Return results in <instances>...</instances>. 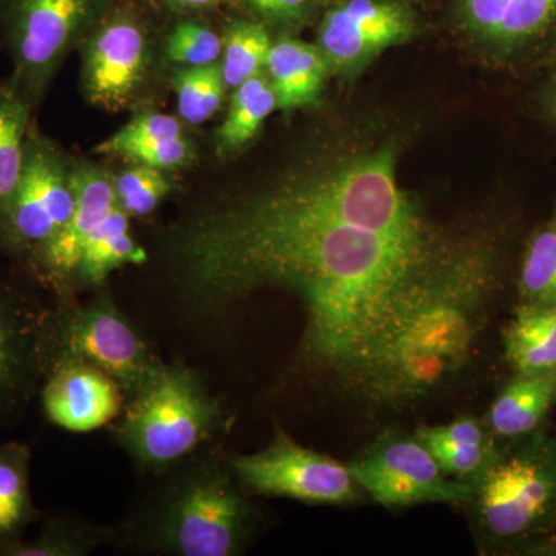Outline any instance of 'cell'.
Masks as SVG:
<instances>
[{"instance_id": "cell-1", "label": "cell", "mask_w": 556, "mask_h": 556, "mask_svg": "<svg viewBox=\"0 0 556 556\" xmlns=\"http://www.w3.org/2000/svg\"><path fill=\"white\" fill-rule=\"evenodd\" d=\"M394 164L379 150L197 208L166 243L190 316L211 321L262 289L292 292L305 364L376 394L420 316L463 283Z\"/></svg>"}, {"instance_id": "cell-2", "label": "cell", "mask_w": 556, "mask_h": 556, "mask_svg": "<svg viewBox=\"0 0 556 556\" xmlns=\"http://www.w3.org/2000/svg\"><path fill=\"white\" fill-rule=\"evenodd\" d=\"M155 478L116 527L115 546L170 556H236L249 546L257 511L229 460L206 447Z\"/></svg>"}, {"instance_id": "cell-3", "label": "cell", "mask_w": 556, "mask_h": 556, "mask_svg": "<svg viewBox=\"0 0 556 556\" xmlns=\"http://www.w3.org/2000/svg\"><path fill=\"white\" fill-rule=\"evenodd\" d=\"M226 427L228 413L199 372L164 364L126 402L112 437L135 467L155 477L206 448Z\"/></svg>"}, {"instance_id": "cell-4", "label": "cell", "mask_w": 556, "mask_h": 556, "mask_svg": "<svg viewBox=\"0 0 556 556\" xmlns=\"http://www.w3.org/2000/svg\"><path fill=\"white\" fill-rule=\"evenodd\" d=\"M517 441L482 475L468 504L481 536L497 547L532 544L556 527V439L535 430Z\"/></svg>"}, {"instance_id": "cell-5", "label": "cell", "mask_w": 556, "mask_h": 556, "mask_svg": "<svg viewBox=\"0 0 556 556\" xmlns=\"http://www.w3.org/2000/svg\"><path fill=\"white\" fill-rule=\"evenodd\" d=\"M83 362L109 375L126 402L137 396L160 371L161 361L138 328L102 291L86 305L72 298L53 303V362Z\"/></svg>"}, {"instance_id": "cell-6", "label": "cell", "mask_w": 556, "mask_h": 556, "mask_svg": "<svg viewBox=\"0 0 556 556\" xmlns=\"http://www.w3.org/2000/svg\"><path fill=\"white\" fill-rule=\"evenodd\" d=\"M110 0H0L13 75L30 104L42 97L68 50L109 10Z\"/></svg>"}, {"instance_id": "cell-7", "label": "cell", "mask_w": 556, "mask_h": 556, "mask_svg": "<svg viewBox=\"0 0 556 556\" xmlns=\"http://www.w3.org/2000/svg\"><path fill=\"white\" fill-rule=\"evenodd\" d=\"M53 362V303L0 278V431L25 415Z\"/></svg>"}, {"instance_id": "cell-8", "label": "cell", "mask_w": 556, "mask_h": 556, "mask_svg": "<svg viewBox=\"0 0 556 556\" xmlns=\"http://www.w3.org/2000/svg\"><path fill=\"white\" fill-rule=\"evenodd\" d=\"M72 172L60 152L38 135H28L20 186L0 228V251L31 269L75 211Z\"/></svg>"}, {"instance_id": "cell-9", "label": "cell", "mask_w": 556, "mask_h": 556, "mask_svg": "<svg viewBox=\"0 0 556 556\" xmlns=\"http://www.w3.org/2000/svg\"><path fill=\"white\" fill-rule=\"evenodd\" d=\"M228 460L247 495L289 497L318 506H342L357 497L358 485L348 466L303 447L283 428H276L268 447Z\"/></svg>"}, {"instance_id": "cell-10", "label": "cell", "mask_w": 556, "mask_h": 556, "mask_svg": "<svg viewBox=\"0 0 556 556\" xmlns=\"http://www.w3.org/2000/svg\"><path fill=\"white\" fill-rule=\"evenodd\" d=\"M351 477L380 506L470 504L477 484L448 478L426 445L415 437L388 431L350 464Z\"/></svg>"}, {"instance_id": "cell-11", "label": "cell", "mask_w": 556, "mask_h": 556, "mask_svg": "<svg viewBox=\"0 0 556 556\" xmlns=\"http://www.w3.org/2000/svg\"><path fill=\"white\" fill-rule=\"evenodd\" d=\"M417 14L408 0H338L318 28V49L329 65L353 70L415 35Z\"/></svg>"}, {"instance_id": "cell-12", "label": "cell", "mask_w": 556, "mask_h": 556, "mask_svg": "<svg viewBox=\"0 0 556 556\" xmlns=\"http://www.w3.org/2000/svg\"><path fill=\"white\" fill-rule=\"evenodd\" d=\"M148 58L141 22L129 11H105L87 39L84 87L89 100L109 110L129 104L144 79Z\"/></svg>"}, {"instance_id": "cell-13", "label": "cell", "mask_w": 556, "mask_h": 556, "mask_svg": "<svg viewBox=\"0 0 556 556\" xmlns=\"http://www.w3.org/2000/svg\"><path fill=\"white\" fill-rule=\"evenodd\" d=\"M38 397L46 419L72 433H89L109 426L126 405L118 383L83 362L54 365Z\"/></svg>"}, {"instance_id": "cell-14", "label": "cell", "mask_w": 556, "mask_h": 556, "mask_svg": "<svg viewBox=\"0 0 556 556\" xmlns=\"http://www.w3.org/2000/svg\"><path fill=\"white\" fill-rule=\"evenodd\" d=\"M75 211L56 239L40 252L33 276L54 291L56 298H72V281L84 244L116 204L115 186L104 172L80 166L72 172Z\"/></svg>"}, {"instance_id": "cell-15", "label": "cell", "mask_w": 556, "mask_h": 556, "mask_svg": "<svg viewBox=\"0 0 556 556\" xmlns=\"http://www.w3.org/2000/svg\"><path fill=\"white\" fill-rule=\"evenodd\" d=\"M456 10L475 38L503 49L540 38L556 22V0H456Z\"/></svg>"}, {"instance_id": "cell-16", "label": "cell", "mask_w": 556, "mask_h": 556, "mask_svg": "<svg viewBox=\"0 0 556 556\" xmlns=\"http://www.w3.org/2000/svg\"><path fill=\"white\" fill-rule=\"evenodd\" d=\"M416 438L448 478L478 484L500 456L495 434L477 417H459L445 426L424 427Z\"/></svg>"}, {"instance_id": "cell-17", "label": "cell", "mask_w": 556, "mask_h": 556, "mask_svg": "<svg viewBox=\"0 0 556 556\" xmlns=\"http://www.w3.org/2000/svg\"><path fill=\"white\" fill-rule=\"evenodd\" d=\"M328 65L318 46L294 38L273 42L266 68L276 91L277 109L289 112L316 102L327 79Z\"/></svg>"}, {"instance_id": "cell-18", "label": "cell", "mask_w": 556, "mask_h": 556, "mask_svg": "<svg viewBox=\"0 0 556 556\" xmlns=\"http://www.w3.org/2000/svg\"><path fill=\"white\" fill-rule=\"evenodd\" d=\"M148 258V252L131 237L129 215L116 206L84 244L72 292L76 289L98 291L113 270L126 265H144Z\"/></svg>"}, {"instance_id": "cell-19", "label": "cell", "mask_w": 556, "mask_h": 556, "mask_svg": "<svg viewBox=\"0 0 556 556\" xmlns=\"http://www.w3.org/2000/svg\"><path fill=\"white\" fill-rule=\"evenodd\" d=\"M555 401L556 372L518 375L497 394L486 426L496 438L526 437L538 430Z\"/></svg>"}, {"instance_id": "cell-20", "label": "cell", "mask_w": 556, "mask_h": 556, "mask_svg": "<svg viewBox=\"0 0 556 556\" xmlns=\"http://www.w3.org/2000/svg\"><path fill=\"white\" fill-rule=\"evenodd\" d=\"M504 345L517 375L556 372V303H522L508 324Z\"/></svg>"}, {"instance_id": "cell-21", "label": "cell", "mask_w": 556, "mask_h": 556, "mask_svg": "<svg viewBox=\"0 0 556 556\" xmlns=\"http://www.w3.org/2000/svg\"><path fill=\"white\" fill-rule=\"evenodd\" d=\"M30 101L16 80L0 84V228L20 186L30 135Z\"/></svg>"}, {"instance_id": "cell-22", "label": "cell", "mask_w": 556, "mask_h": 556, "mask_svg": "<svg viewBox=\"0 0 556 556\" xmlns=\"http://www.w3.org/2000/svg\"><path fill=\"white\" fill-rule=\"evenodd\" d=\"M115 540V529L110 527L73 515H51L43 519L35 540L0 541V556H86Z\"/></svg>"}, {"instance_id": "cell-23", "label": "cell", "mask_w": 556, "mask_h": 556, "mask_svg": "<svg viewBox=\"0 0 556 556\" xmlns=\"http://www.w3.org/2000/svg\"><path fill=\"white\" fill-rule=\"evenodd\" d=\"M31 450L22 442H0V541L24 538L42 514L30 492Z\"/></svg>"}, {"instance_id": "cell-24", "label": "cell", "mask_w": 556, "mask_h": 556, "mask_svg": "<svg viewBox=\"0 0 556 556\" xmlns=\"http://www.w3.org/2000/svg\"><path fill=\"white\" fill-rule=\"evenodd\" d=\"M228 116L218 130V152H233L248 144L277 109V97L265 76H254L237 87Z\"/></svg>"}, {"instance_id": "cell-25", "label": "cell", "mask_w": 556, "mask_h": 556, "mask_svg": "<svg viewBox=\"0 0 556 556\" xmlns=\"http://www.w3.org/2000/svg\"><path fill=\"white\" fill-rule=\"evenodd\" d=\"M270 47L269 33L258 22L236 21L230 24L223 39V62L219 65L226 86L237 89L260 75L266 67Z\"/></svg>"}, {"instance_id": "cell-26", "label": "cell", "mask_w": 556, "mask_h": 556, "mask_svg": "<svg viewBox=\"0 0 556 556\" xmlns=\"http://www.w3.org/2000/svg\"><path fill=\"white\" fill-rule=\"evenodd\" d=\"M226 87L217 64L181 70L175 76L179 116L193 126L211 119L222 108Z\"/></svg>"}, {"instance_id": "cell-27", "label": "cell", "mask_w": 556, "mask_h": 556, "mask_svg": "<svg viewBox=\"0 0 556 556\" xmlns=\"http://www.w3.org/2000/svg\"><path fill=\"white\" fill-rule=\"evenodd\" d=\"M522 303H556V217L530 241L521 270Z\"/></svg>"}, {"instance_id": "cell-28", "label": "cell", "mask_w": 556, "mask_h": 556, "mask_svg": "<svg viewBox=\"0 0 556 556\" xmlns=\"http://www.w3.org/2000/svg\"><path fill=\"white\" fill-rule=\"evenodd\" d=\"M113 186L116 204L129 217H148L153 214L172 190V182L164 177L163 170L142 164L123 172L118 178L113 179Z\"/></svg>"}, {"instance_id": "cell-29", "label": "cell", "mask_w": 556, "mask_h": 556, "mask_svg": "<svg viewBox=\"0 0 556 556\" xmlns=\"http://www.w3.org/2000/svg\"><path fill=\"white\" fill-rule=\"evenodd\" d=\"M167 58L186 67H206L223 54V39L207 25L182 21L175 25L166 42Z\"/></svg>"}, {"instance_id": "cell-30", "label": "cell", "mask_w": 556, "mask_h": 556, "mask_svg": "<svg viewBox=\"0 0 556 556\" xmlns=\"http://www.w3.org/2000/svg\"><path fill=\"white\" fill-rule=\"evenodd\" d=\"M181 137H185V134L177 118L163 113L149 112L131 119L123 129L98 146L97 150L98 153H105V155H119L121 150L129 146Z\"/></svg>"}, {"instance_id": "cell-31", "label": "cell", "mask_w": 556, "mask_h": 556, "mask_svg": "<svg viewBox=\"0 0 556 556\" xmlns=\"http://www.w3.org/2000/svg\"><path fill=\"white\" fill-rule=\"evenodd\" d=\"M118 156L135 161V164L155 167L160 170L178 169L186 166L192 156L188 138L160 139V141L141 142L123 149Z\"/></svg>"}, {"instance_id": "cell-32", "label": "cell", "mask_w": 556, "mask_h": 556, "mask_svg": "<svg viewBox=\"0 0 556 556\" xmlns=\"http://www.w3.org/2000/svg\"><path fill=\"white\" fill-rule=\"evenodd\" d=\"M257 13L278 22H294L313 10L316 0H244Z\"/></svg>"}, {"instance_id": "cell-33", "label": "cell", "mask_w": 556, "mask_h": 556, "mask_svg": "<svg viewBox=\"0 0 556 556\" xmlns=\"http://www.w3.org/2000/svg\"><path fill=\"white\" fill-rule=\"evenodd\" d=\"M169 2L174 3V5L181 7V9L199 10L217 5L219 0H169Z\"/></svg>"}, {"instance_id": "cell-34", "label": "cell", "mask_w": 556, "mask_h": 556, "mask_svg": "<svg viewBox=\"0 0 556 556\" xmlns=\"http://www.w3.org/2000/svg\"><path fill=\"white\" fill-rule=\"evenodd\" d=\"M548 543L544 544L541 548H546V551H556V527L554 529V532L551 533V535L547 536Z\"/></svg>"}]
</instances>
